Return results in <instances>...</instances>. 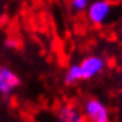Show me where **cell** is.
<instances>
[{"instance_id":"2","label":"cell","mask_w":122,"mask_h":122,"mask_svg":"<svg viewBox=\"0 0 122 122\" xmlns=\"http://www.w3.org/2000/svg\"><path fill=\"white\" fill-rule=\"evenodd\" d=\"M82 110L88 122H110L109 109L98 98H88L84 102Z\"/></svg>"},{"instance_id":"7","label":"cell","mask_w":122,"mask_h":122,"mask_svg":"<svg viewBox=\"0 0 122 122\" xmlns=\"http://www.w3.org/2000/svg\"><path fill=\"white\" fill-rule=\"evenodd\" d=\"M89 0H70V8L74 12H84L89 5Z\"/></svg>"},{"instance_id":"3","label":"cell","mask_w":122,"mask_h":122,"mask_svg":"<svg viewBox=\"0 0 122 122\" xmlns=\"http://www.w3.org/2000/svg\"><path fill=\"white\" fill-rule=\"evenodd\" d=\"M21 80L12 69L5 65H0V94L3 97H9L20 86Z\"/></svg>"},{"instance_id":"8","label":"cell","mask_w":122,"mask_h":122,"mask_svg":"<svg viewBox=\"0 0 122 122\" xmlns=\"http://www.w3.org/2000/svg\"><path fill=\"white\" fill-rule=\"evenodd\" d=\"M4 46H5L7 49H16V48H19L17 39H16V37H13V36L7 37V39L4 40Z\"/></svg>"},{"instance_id":"6","label":"cell","mask_w":122,"mask_h":122,"mask_svg":"<svg viewBox=\"0 0 122 122\" xmlns=\"http://www.w3.org/2000/svg\"><path fill=\"white\" fill-rule=\"evenodd\" d=\"M80 80H82V73H81L80 64H72L64 74V82L66 85H74Z\"/></svg>"},{"instance_id":"1","label":"cell","mask_w":122,"mask_h":122,"mask_svg":"<svg viewBox=\"0 0 122 122\" xmlns=\"http://www.w3.org/2000/svg\"><path fill=\"white\" fill-rule=\"evenodd\" d=\"M112 11H113V3L110 0H93L86 8V17L90 24L98 27L110 17Z\"/></svg>"},{"instance_id":"5","label":"cell","mask_w":122,"mask_h":122,"mask_svg":"<svg viewBox=\"0 0 122 122\" xmlns=\"http://www.w3.org/2000/svg\"><path fill=\"white\" fill-rule=\"evenodd\" d=\"M57 119L58 122H88L84 113L70 104H64L58 107Z\"/></svg>"},{"instance_id":"9","label":"cell","mask_w":122,"mask_h":122,"mask_svg":"<svg viewBox=\"0 0 122 122\" xmlns=\"http://www.w3.org/2000/svg\"><path fill=\"white\" fill-rule=\"evenodd\" d=\"M119 3H121V4H122V0H119Z\"/></svg>"},{"instance_id":"4","label":"cell","mask_w":122,"mask_h":122,"mask_svg":"<svg viewBox=\"0 0 122 122\" xmlns=\"http://www.w3.org/2000/svg\"><path fill=\"white\" fill-rule=\"evenodd\" d=\"M80 68H81V73H82V80H92L104 70L105 60L101 56L92 55L85 57L80 62Z\"/></svg>"}]
</instances>
